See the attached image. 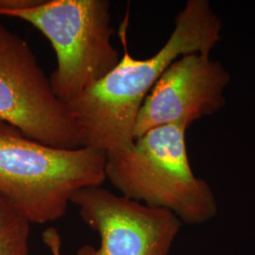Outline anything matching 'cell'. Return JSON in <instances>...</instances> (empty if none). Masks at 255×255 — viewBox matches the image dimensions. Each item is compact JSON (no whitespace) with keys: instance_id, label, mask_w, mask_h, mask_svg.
Returning a JSON list of instances; mask_svg holds the SVG:
<instances>
[{"instance_id":"6da1fadb","label":"cell","mask_w":255,"mask_h":255,"mask_svg":"<svg viewBox=\"0 0 255 255\" xmlns=\"http://www.w3.org/2000/svg\"><path fill=\"white\" fill-rule=\"evenodd\" d=\"M122 27L124 53L119 64L67 104L82 146L105 153L132 145L138 112L161 75L182 55H210L221 39L222 22L209 1L188 0L164 46L146 59L129 54L126 27Z\"/></svg>"},{"instance_id":"7a4b0ae2","label":"cell","mask_w":255,"mask_h":255,"mask_svg":"<svg viewBox=\"0 0 255 255\" xmlns=\"http://www.w3.org/2000/svg\"><path fill=\"white\" fill-rule=\"evenodd\" d=\"M180 121L154 128L125 149L106 153L105 177L121 196L167 210L182 224L202 225L219 213L208 182L192 170L186 130Z\"/></svg>"},{"instance_id":"3957f363","label":"cell","mask_w":255,"mask_h":255,"mask_svg":"<svg viewBox=\"0 0 255 255\" xmlns=\"http://www.w3.org/2000/svg\"><path fill=\"white\" fill-rule=\"evenodd\" d=\"M105 163L100 149L47 146L0 121V196L31 224L64 218L76 192L106 181Z\"/></svg>"},{"instance_id":"277c9868","label":"cell","mask_w":255,"mask_h":255,"mask_svg":"<svg viewBox=\"0 0 255 255\" xmlns=\"http://www.w3.org/2000/svg\"><path fill=\"white\" fill-rule=\"evenodd\" d=\"M0 16L26 21L51 43L57 67L49 82L66 105L102 80L121 59L112 43L107 0H38L27 8L0 9Z\"/></svg>"},{"instance_id":"5b68a950","label":"cell","mask_w":255,"mask_h":255,"mask_svg":"<svg viewBox=\"0 0 255 255\" xmlns=\"http://www.w3.org/2000/svg\"><path fill=\"white\" fill-rule=\"evenodd\" d=\"M0 121L61 148L82 146L67 108L53 92L26 40L0 24Z\"/></svg>"},{"instance_id":"8992f818","label":"cell","mask_w":255,"mask_h":255,"mask_svg":"<svg viewBox=\"0 0 255 255\" xmlns=\"http://www.w3.org/2000/svg\"><path fill=\"white\" fill-rule=\"evenodd\" d=\"M71 203L100 237L77 255H170L182 222L173 213L127 199L101 186L76 192Z\"/></svg>"},{"instance_id":"52a82bcc","label":"cell","mask_w":255,"mask_h":255,"mask_svg":"<svg viewBox=\"0 0 255 255\" xmlns=\"http://www.w3.org/2000/svg\"><path fill=\"white\" fill-rule=\"evenodd\" d=\"M231 75L210 55H182L161 75L137 115L134 138L180 121L190 124L221 109Z\"/></svg>"},{"instance_id":"ba28073f","label":"cell","mask_w":255,"mask_h":255,"mask_svg":"<svg viewBox=\"0 0 255 255\" xmlns=\"http://www.w3.org/2000/svg\"><path fill=\"white\" fill-rule=\"evenodd\" d=\"M30 221L0 196V255H28Z\"/></svg>"},{"instance_id":"9c48e42d","label":"cell","mask_w":255,"mask_h":255,"mask_svg":"<svg viewBox=\"0 0 255 255\" xmlns=\"http://www.w3.org/2000/svg\"><path fill=\"white\" fill-rule=\"evenodd\" d=\"M58 232L53 228L47 229L44 234V241L52 255H61V240Z\"/></svg>"}]
</instances>
